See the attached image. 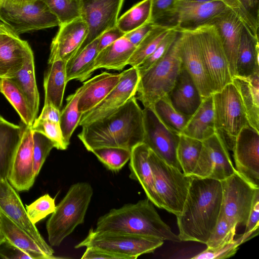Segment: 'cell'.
Segmentation results:
<instances>
[{"label":"cell","instance_id":"cell-1","mask_svg":"<svg viewBox=\"0 0 259 259\" xmlns=\"http://www.w3.org/2000/svg\"><path fill=\"white\" fill-rule=\"evenodd\" d=\"M221 182L193 177L181 213L177 217L182 241L206 243L221 213Z\"/></svg>","mask_w":259,"mask_h":259},{"label":"cell","instance_id":"cell-2","mask_svg":"<svg viewBox=\"0 0 259 259\" xmlns=\"http://www.w3.org/2000/svg\"><path fill=\"white\" fill-rule=\"evenodd\" d=\"M144 133L143 111L134 96L110 115L82 126L77 137L90 152L103 147L131 151L143 142Z\"/></svg>","mask_w":259,"mask_h":259},{"label":"cell","instance_id":"cell-3","mask_svg":"<svg viewBox=\"0 0 259 259\" xmlns=\"http://www.w3.org/2000/svg\"><path fill=\"white\" fill-rule=\"evenodd\" d=\"M154 205L147 198L112 209L98 219L95 229L148 236L163 241H181L162 220Z\"/></svg>","mask_w":259,"mask_h":259},{"label":"cell","instance_id":"cell-4","mask_svg":"<svg viewBox=\"0 0 259 259\" xmlns=\"http://www.w3.org/2000/svg\"><path fill=\"white\" fill-rule=\"evenodd\" d=\"M93 194L92 187L88 182H77L70 187L46 224L51 246H59L78 225L83 223Z\"/></svg>","mask_w":259,"mask_h":259},{"label":"cell","instance_id":"cell-5","mask_svg":"<svg viewBox=\"0 0 259 259\" xmlns=\"http://www.w3.org/2000/svg\"><path fill=\"white\" fill-rule=\"evenodd\" d=\"M178 37L165 54L140 76L136 97L144 107H152L175 83L182 66Z\"/></svg>","mask_w":259,"mask_h":259},{"label":"cell","instance_id":"cell-6","mask_svg":"<svg viewBox=\"0 0 259 259\" xmlns=\"http://www.w3.org/2000/svg\"><path fill=\"white\" fill-rule=\"evenodd\" d=\"M148 160L162 208L176 216L180 215L192 177L185 175L181 170L168 164L150 148Z\"/></svg>","mask_w":259,"mask_h":259},{"label":"cell","instance_id":"cell-7","mask_svg":"<svg viewBox=\"0 0 259 259\" xmlns=\"http://www.w3.org/2000/svg\"><path fill=\"white\" fill-rule=\"evenodd\" d=\"M163 244V240L156 238L91 228L85 238L74 247H91L117 255L121 259H136L153 252Z\"/></svg>","mask_w":259,"mask_h":259},{"label":"cell","instance_id":"cell-8","mask_svg":"<svg viewBox=\"0 0 259 259\" xmlns=\"http://www.w3.org/2000/svg\"><path fill=\"white\" fill-rule=\"evenodd\" d=\"M212 96L216 132L224 138L228 150L232 151L239 132L249 125L241 98L232 82Z\"/></svg>","mask_w":259,"mask_h":259},{"label":"cell","instance_id":"cell-9","mask_svg":"<svg viewBox=\"0 0 259 259\" xmlns=\"http://www.w3.org/2000/svg\"><path fill=\"white\" fill-rule=\"evenodd\" d=\"M200 44L202 55L213 93L232 82L229 62L215 27L205 24L194 30Z\"/></svg>","mask_w":259,"mask_h":259},{"label":"cell","instance_id":"cell-10","mask_svg":"<svg viewBox=\"0 0 259 259\" xmlns=\"http://www.w3.org/2000/svg\"><path fill=\"white\" fill-rule=\"evenodd\" d=\"M0 21L18 36L60 25L57 17L42 0L23 5L0 6Z\"/></svg>","mask_w":259,"mask_h":259},{"label":"cell","instance_id":"cell-11","mask_svg":"<svg viewBox=\"0 0 259 259\" xmlns=\"http://www.w3.org/2000/svg\"><path fill=\"white\" fill-rule=\"evenodd\" d=\"M221 182L223 191L221 213L237 225L245 226L259 188L250 184L237 171Z\"/></svg>","mask_w":259,"mask_h":259},{"label":"cell","instance_id":"cell-12","mask_svg":"<svg viewBox=\"0 0 259 259\" xmlns=\"http://www.w3.org/2000/svg\"><path fill=\"white\" fill-rule=\"evenodd\" d=\"M236 171L224 138L217 132L202 141L193 177L223 181Z\"/></svg>","mask_w":259,"mask_h":259},{"label":"cell","instance_id":"cell-13","mask_svg":"<svg viewBox=\"0 0 259 259\" xmlns=\"http://www.w3.org/2000/svg\"><path fill=\"white\" fill-rule=\"evenodd\" d=\"M143 111V143L167 163L181 170L177 157L180 135L165 125L151 107H144Z\"/></svg>","mask_w":259,"mask_h":259},{"label":"cell","instance_id":"cell-14","mask_svg":"<svg viewBox=\"0 0 259 259\" xmlns=\"http://www.w3.org/2000/svg\"><path fill=\"white\" fill-rule=\"evenodd\" d=\"M117 84L92 109L82 114L78 125L83 126L113 114L136 96L140 75L136 67L122 71Z\"/></svg>","mask_w":259,"mask_h":259},{"label":"cell","instance_id":"cell-15","mask_svg":"<svg viewBox=\"0 0 259 259\" xmlns=\"http://www.w3.org/2000/svg\"><path fill=\"white\" fill-rule=\"evenodd\" d=\"M123 1L80 0V17L87 24L88 33L76 54L105 31L116 26Z\"/></svg>","mask_w":259,"mask_h":259},{"label":"cell","instance_id":"cell-16","mask_svg":"<svg viewBox=\"0 0 259 259\" xmlns=\"http://www.w3.org/2000/svg\"><path fill=\"white\" fill-rule=\"evenodd\" d=\"M178 44L182 64L193 78L202 97L212 95L213 92L195 31H179Z\"/></svg>","mask_w":259,"mask_h":259},{"label":"cell","instance_id":"cell-17","mask_svg":"<svg viewBox=\"0 0 259 259\" xmlns=\"http://www.w3.org/2000/svg\"><path fill=\"white\" fill-rule=\"evenodd\" d=\"M236 170L259 188V132L250 125L236 137L232 149Z\"/></svg>","mask_w":259,"mask_h":259},{"label":"cell","instance_id":"cell-18","mask_svg":"<svg viewBox=\"0 0 259 259\" xmlns=\"http://www.w3.org/2000/svg\"><path fill=\"white\" fill-rule=\"evenodd\" d=\"M0 211L26 231L43 250L54 258V251L46 242L35 224L30 220L17 191L7 179L0 181Z\"/></svg>","mask_w":259,"mask_h":259},{"label":"cell","instance_id":"cell-19","mask_svg":"<svg viewBox=\"0 0 259 259\" xmlns=\"http://www.w3.org/2000/svg\"><path fill=\"white\" fill-rule=\"evenodd\" d=\"M36 176L33 158V130L25 126L12 158L7 179L17 191L29 190Z\"/></svg>","mask_w":259,"mask_h":259},{"label":"cell","instance_id":"cell-20","mask_svg":"<svg viewBox=\"0 0 259 259\" xmlns=\"http://www.w3.org/2000/svg\"><path fill=\"white\" fill-rule=\"evenodd\" d=\"M88 33L87 24L81 17L61 24L51 45L48 64L58 60L67 62L77 52Z\"/></svg>","mask_w":259,"mask_h":259},{"label":"cell","instance_id":"cell-21","mask_svg":"<svg viewBox=\"0 0 259 259\" xmlns=\"http://www.w3.org/2000/svg\"><path fill=\"white\" fill-rule=\"evenodd\" d=\"M229 8L219 1L178 0L175 29L179 31L194 30Z\"/></svg>","mask_w":259,"mask_h":259},{"label":"cell","instance_id":"cell-22","mask_svg":"<svg viewBox=\"0 0 259 259\" xmlns=\"http://www.w3.org/2000/svg\"><path fill=\"white\" fill-rule=\"evenodd\" d=\"M206 24L214 26L218 30L233 78L235 75L237 52L244 25L239 17L230 8L218 15Z\"/></svg>","mask_w":259,"mask_h":259},{"label":"cell","instance_id":"cell-23","mask_svg":"<svg viewBox=\"0 0 259 259\" xmlns=\"http://www.w3.org/2000/svg\"><path fill=\"white\" fill-rule=\"evenodd\" d=\"M32 54L28 43L18 35L0 34V78L13 77Z\"/></svg>","mask_w":259,"mask_h":259},{"label":"cell","instance_id":"cell-24","mask_svg":"<svg viewBox=\"0 0 259 259\" xmlns=\"http://www.w3.org/2000/svg\"><path fill=\"white\" fill-rule=\"evenodd\" d=\"M166 96L177 111L190 116L196 112L204 99L183 65L172 88Z\"/></svg>","mask_w":259,"mask_h":259},{"label":"cell","instance_id":"cell-25","mask_svg":"<svg viewBox=\"0 0 259 259\" xmlns=\"http://www.w3.org/2000/svg\"><path fill=\"white\" fill-rule=\"evenodd\" d=\"M149 152V148L143 142L132 149L129 163L130 178L139 182L147 198L154 205L162 208L155 188L153 175L148 160Z\"/></svg>","mask_w":259,"mask_h":259},{"label":"cell","instance_id":"cell-26","mask_svg":"<svg viewBox=\"0 0 259 259\" xmlns=\"http://www.w3.org/2000/svg\"><path fill=\"white\" fill-rule=\"evenodd\" d=\"M120 76V73L105 71L92 77V82L79 97V111L83 114L99 104L117 84Z\"/></svg>","mask_w":259,"mask_h":259},{"label":"cell","instance_id":"cell-27","mask_svg":"<svg viewBox=\"0 0 259 259\" xmlns=\"http://www.w3.org/2000/svg\"><path fill=\"white\" fill-rule=\"evenodd\" d=\"M232 82L239 94L249 125L259 132V72L248 77L235 76Z\"/></svg>","mask_w":259,"mask_h":259},{"label":"cell","instance_id":"cell-28","mask_svg":"<svg viewBox=\"0 0 259 259\" xmlns=\"http://www.w3.org/2000/svg\"><path fill=\"white\" fill-rule=\"evenodd\" d=\"M216 132L212 96L204 98L181 134L203 141Z\"/></svg>","mask_w":259,"mask_h":259},{"label":"cell","instance_id":"cell-29","mask_svg":"<svg viewBox=\"0 0 259 259\" xmlns=\"http://www.w3.org/2000/svg\"><path fill=\"white\" fill-rule=\"evenodd\" d=\"M136 47L124 36L99 52L95 59L93 71L104 68L121 71L128 61Z\"/></svg>","mask_w":259,"mask_h":259},{"label":"cell","instance_id":"cell-30","mask_svg":"<svg viewBox=\"0 0 259 259\" xmlns=\"http://www.w3.org/2000/svg\"><path fill=\"white\" fill-rule=\"evenodd\" d=\"M258 37L253 36L244 26L237 52L235 76L248 77L258 72Z\"/></svg>","mask_w":259,"mask_h":259},{"label":"cell","instance_id":"cell-31","mask_svg":"<svg viewBox=\"0 0 259 259\" xmlns=\"http://www.w3.org/2000/svg\"><path fill=\"white\" fill-rule=\"evenodd\" d=\"M66 63L65 61L58 60L49 64L44 80V104H52L60 110L68 83Z\"/></svg>","mask_w":259,"mask_h":259},{"label":"cell","instance_id":"cell-32","mask_svg":"<svg viewBox=\"0 0 259 259\" xmlns=\"http://www.w3.org/2000/svg\"><path fill=\"white\" fill-rule=\"evenodd\" d=\"M24 127L0 115V175L7 179L12 158L21 141Z\"/></svg>","mask_w":259,"mask_h":259},{"label":"cell","instance_id":"cell-33","mask_svg":"<svg viewBox=\"0 0 259 259\" xmlns=\"http://www.w3.org/2000/svg\"><path fill=\"white\" fill-rule=\"evenodd\" d=\"M98 38L76 53L66 63V72L68 82L75 79L83 82L94 72L93 65L99 53Z\"/></svg>","mask_w":259,"mask_h":259},{"label":"cell","instance_id":"cell-34","mask_svg":"<svg viewBox=\"0 0 259 259\" xmlns=\"http://www.w3.org/2000/svg\"><path fill=\"white\" fill-rule=\"evenodd\" d=\"M9 79L23 93L36 118L39 110V96L35 79L33 54L27 59L23 67Z\"/></svg>","mask_w":259,"mask_h":259},{"label":"cell","instance_id":"cell-35","mask_svg":"<svg viewBox=\"0 0 259 259\" xmlns=\"http://www.w3.org/2000/svg\"><path fill=\"white\" fill-rule=\"evenodd\" d=\"M0 231L5 239L24 250L38 253L54 258L47 254L38 243L22 228L0 211Z\"/></svg>","mask_w":259,"mask_h":259},{"label":"cell","instance_id":"cell-36","mask_svg":"<svg viewBox=\"0 0 259 259\" xmlns=\"http://www.w3.org/2000/svg\"><path fill=\"white\" fill-rule=\"evenodd\" d=\"M92 78L85 80L73 94L66 99V104L61 111L60 125L62 135L66 144L69 146L73 133L78 126L82 113L78 108L80 96L91 84Z\"/></svg>","mask_w":259,"mask_h":259},{"label":"cell","instance_id":"cell-37","mask_svg":"<svg viewBox=\"0 0 259 259\" xmlns=\"http://www.w3.org/2000/svg\"><path fill=\"white\" fill-rule=\"evenodd\" d=\"M0 92L18 112L25 125L31 127L35 118L25 96L18 86L9 78H0Z\"/></svg>","mask_w":259,"mask_h":259},{"label":"cell","instance_id":"cell-38","mask_svg":"<svg viewBox=\"0 0 259 259\" xmlns=\"http://www.w3.org/2000/svg\"><path fill=\"white\" fill-rule=\"evenodd\" d=\"M202 146V141L180 134L177 157L185 175L191 176L197 163Z\"/></svg>","mask_w":259,"mask_h":259},{"label":"cell","instance_id":"cell-39","mask_svg":"<svg viewBox=\"0 0 259 259\" xmlns=\"http://www.w3.org/2000/svg\"><path fill=\"white\" fill-rule=\"evenodd\" d=\"M151 107L165 125L180 135L191 117L177 111L169 102L166 95L155 101Z\"/></svg>","mask_w":259,"mask_h":259},{"label":"cell","instance_id":"cell-40","mask_svg":"<svg viewBox=\"0 0 259 259\" xmlns=\"http://www.w3.org/2000/svg\"><path fill=\"white\" fill-rule=\"evenodd\" d=\"M168 27L155 25L136 47L127 64L137 67L157 48L169 30Z\"/></svg>","mask_w":259,"mask_h":259},{"label":"cell","instance_id":"cell-41","mask_svg":"<svg viewBox=\"0 0 259 259\" xmlns=\"http://www.w3.org/2000/svg\"><path fill=\"white\" fill-rule=\"evenodd\" d=\"M151 0H142L118 19L116 26L126 33L149 22Z\"/></svg>","mask_w":259,"mask_h":259},{"label":"cell","instance_id":"cell-42","mask_svg":"<svg viewBox=\"0 0 259 259\" xmlns=\"http://www.w3.org/2000/svg\"><path fill=\"white\" fill-rule=\"evenodd\" d=\"M178 0H151L149 22L170 28L176 26Z\"/></svg>","mask_w":259,"mask_h":259},{"label":"cell","instance_id":"cell-43","mask_svg":"<svg viewBox=\"0 0 259 259\" xmlns=\"http://www.w3.org/2000/svg\"><path fill=\"white\" fill-rule=\"evenodd\" d=\"M108 169L116 172L130 160L131 151L125 148L103 147L91 151Z\"/></svg>","mask_w":259,"mask_h":259},{"label":"cell","instance_id":"cell-44","mask_svg":"<svg viewBox=\"0 0 259 259\" xmlns=\"http://www.w3.org/2000/svg\"><path fill=\"white\" fill-rule=\"evenodd\" d=\"M237 226L220 213L215 226L205 243L207 248L217 249L234 240Z\"/></svg>","mask_w":259,"mask_h":259},{"label":"cell","instance_id":"cell-45","mask_svg":"<svg viewBox=\"0 0 259 259\" xmlns=\"http://www.w3.org/2000/svg\"><path fill=\"white\" fill-rule=\"evenodd\" d=\"M42 1L57 17L60 25L80 17V0Z\"/></svg>","mask_w":259,"mask_h":259},{"label":"cell","instance_id":"cell-46","mask_svg":"<svg viewBox=\"0 0 259 259\" xmlns=\"http://www.w3.org/2000/svg\"><path fill=\"white\" fill-rule=\"evenodd\" d=\"M54 142L41 133L33 131V158L34 172L36 177L51 150Z\"/></svg>","mask_w":259,"mask_h":259},{"label":"cell","instance_id":"cell-47","mask_svg":"<svg viewBox=\"0 0 259 259\" xmlns=\"http://www.w3.org/2000/svg\"><path fill=\"white\" fill-rule=\"evenodd\" d=\"M33 131L39 132L52 141L55 148L58 150H64L68 146L63 138L60 123L36 118L31 126Z\"/></svg>","mask_w":259,"mask_h":259},{"label":"cell","instance_id":"cell-48","mask_svg":"<svg viewBox=\"0 0 259 259\" xmlns=\"http://www.w3.org/2000/svg\"><path fill=\"white\" fill-rule=\"evenodd\" d=\"M179 33V31L175 28L169 30L155 51L136 67L140 76L165 54Z\"/></svg>","mask_w":259,"mask_h":259},{"label":"cell","instance_id":"cell-49","mask_svg":"<svg viewBox=\"0 0 259 259\" xmlns=\"http://www.w3.org/2000/svg\"><path fill=\"white\" fill-rule=\"evenodd\" d=\"M25 208L30 221L35 224L54 211L55 199L46 194L30 204L26 205Z\"/></svg>","mask_w":259,"mask_h":259},{"label":"cell","instance_id":"cell-50","mask_svg":"<svg viewBox=\"0 0 259 259\" xmlns=\"http://www.w3.org/2000/svg\"><path fill=\"white\" fill-rule=\"evenodd\" d=\"M243 239L241 235L237 239L226 245L214 249L207 248L192 257L194 259H224L230 257L235 254L239 246L244 243Z\"/></svg>","mask_w":259,"mask_h":259},{"label":"cell","instance_id":"cell-51","mask_svg":"<svg viewBox=\"0 0 259 259\" xmlns=\"http://www.w3.org/2000/svg\"><path fill=\"white\" fill-rule=\"evenodd\" d=\"M0 258L3 259H49L46 255L21 249L4 240L0 243Z\"/></svg>","mask_w":259,"mask_h":259},{"label":"cell","instance_id":"cell-52","mask_svg":"<svg viewBox=\"0 0 259 259\" xmlns=\"http://www.w3.org/2000/svg\"><path fill=\"white\" fill-rule=\"evenodd\" d=\"M196 2H214L224 3L232 9L242 21L244 26L254 36L258 37L257 27L251 20L238 0H185Z\"/></svg>","mask_w":259,"mask_h":259},{"label":"cell","instance_id":"cell-53","mask_svg":"<svg viewBox=\"0 0 259 259\" xmlns=\"http://www.w3.org/2000/svg\"><path fill=\"white\" fill-rule=\"evenodd\" d=\"M244 233L242 235L244 242L252 237L259 227V189L255 194L253 203L245 225Z\"/></svg>","mask_w":259,"mask_h":259},{"label":"cell","instance_id":"cell-54","mask_svg":"<svg viewBox=\"0 0 259 259\" xmlns=\"http://www.w3.org/2000/svg\"><path fill=\"white\" fill-rule=\"evenodd\" d=\"M125 34V33L116 26L105 31L98 37V49L99 52L124 36Z\"/></svg>","mask_w":259,"mask_h":259},{"label":"cell","instance_id":"cell-55","mask_svg":"<svg viewBox=\"0 0 259 259\" xmlns=\"http://www.w3.org/2000/svg\"><path fill=\"white\" fill-rule=\"evenodd\" d=\"M154 25L147 22L142 26L125 33L124 37L136 47L141 42Z\"/></svg>","mask_w":259,"mask_h":259},{"label":"cell","instance_id":"cell-56","mask_svg":"<svg viewBox=\"0 0 259 259\" xmlns=\"http://www.w3.org/2000/svg\"><path fill=\"white\" fill-rule=\"evenodd\" d=\"M254 24L259 27V0H238Z\"/></svg>","mask_w":259,"mask_h":259},{"label":"cell","instance_id":"cell-57","mask_svg":"<svg viewBox=\"0 0 259 259\" xmlns=\"http://www.w3.org/2000/svg\"><path fill=\"white\" fill-rule=\"evenodd\" d=\"M81 258L121 259V258L117 255L91 247H86V249L82 254Z\"/></svg>","mask_w":259,"mask_h":259},{"label":"cell","instance_id":"cell-58","mask_svg":"<svg viewBox=\"0 0 259 259\" xmlns=\"http://www.w3.org/2000/svg\"><path fill=\"white\" fill-rule=\"evenodd\" d=\"M60 115V110L55 106L51 104H44L41 112L37 118L59 123Z\"/></svg>","mask_w":259,"mask_h":259},{"label":"cell","instance_id":"cell-59","mask_svg":"<svg viewBox=\"0 0 259 259\" xmlns=\"http://www.w3.org/2000/svg\"><path fill=\"white\" fill-rule=\"evenodd\" d=\"M10 34L17 35L7 25L5 24L2 21H0V34Z\"/></svg>","mask_w":259,"mask_h":259},{"label":"cell","instance_id":"cell-60","mask_svg":"<svg viewBox=\"0 0 259 259\" xmlns=\"http://www.w3.org/2000/svg\"><path fill=\"white\" fill-rule=\"evenodd\" d=\"M5 240V238L0 231V243Z\"/></svg>","mask_w":259,"mask_h":259},{"label":"cell","instance_id":"cell-61","mask_svg":"<svg viewBox=\"0 0 259 259\" xmlns=\"http://www.w3.org/2000/svg\"><path fill=\"white\" fill-rule=\"evenodd\" d=\"M2 179H3V178H2V177H1V176L0 175V181L2 180Z\"/></svg>","mask_w":259,"mask_h":259}]
</instances>
